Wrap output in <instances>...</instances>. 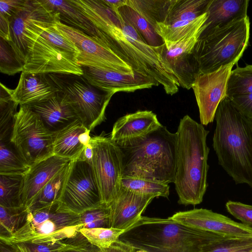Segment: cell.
<instances>
[{
  "mask_svg": "<svg viewBox=\"0 0 252 252\" xmlns=\"http://www.w3.org/2000/svg\"><path fill=\"white\" fill-rule=\"evenodd\" d=\"M85 14L105 34V45L134 71L161 85L168 94L172 95L178 92V82L165 65L158 47L147 44L137 31L120 14H116L99 1L91 4Z\"/></svg>",
  "mask_w": 252,
  "mask_h": 252,
  "instance_id": "obj_1",
  "label": "cell"
},
{
  "mask_svg": "<svg viewBox=\"0 0 252 252\" xmlns=\"http://www.w3.org/2000/svg\"><path fill=\"white\" fill-rule=\"evenodd\" d=\"M213 146L219 164L236 184L252 188V121L227 96L215 114Z\"/></svg>",
  "mask_w": 252,
  "mask_h": 252,
  "instance_id": "obj_2",
  "label": "cell"
},
{
  "mask_svg": "<svg viewBox=\"0 0 252 252\" xmlns=\"http://www.w3.org/2000/svg\"><path fill=\"white\" fill-rule=\"evenodd\" d=\"M209 131L187 115L180 120L176 132L177 152L174 182L179 204L201 203L206 192Z\"/></svg>",
  "mask_w": 252,
  "mask_h": 252,
  "instance_id": "obj_3",
  "label": "cell"
},
{
  "mask_svg": "<svg viewBox=\"0 0 252 252\" xmlns=\"http://www.w3.org/2000/svg\"><path fill=\"white\" fill-rule=\"evenodd\" d=\"M227 237L186 226L170 217L142 216L119 240L148 252H202L213 242Z\"/></svg>",
  "mask_w": 252,
  "mask_h": 252,
  "instance_id": "obj_4",
  "label": "cell"
},
{
  "mask_svg": "<svg viewBox=\"0 0 252 252\" xmlns=\"http://www.w3.org/2000/svg\"><path fill=\"white\" fill-rule=\"evenodd\" d=\"M124 175L169 184L175 179L177 136L161 126L145 137L124 147Z\"/></svg>",
  "mask_w": 252,
  "mask_h": 252,
  "instance_id": "obj_5",
  "label": "cell"
},
{
  "mask_svg": "<svg viewBox=\"0 0 252 252\" xmlns=\"http://www.w3.org/2000/svg\"><path fill=\"white\" fill-rule=\"evenodd\" d=\"M249 37L248 16L222 28L201 32L193 49L200 73L236 64L248 45Z\"/></svg>",
  "mask_w": 252,
  "mask_h": 252,
  "instance_id": "obj_6",
  "label": "cell"
},
{
  "mask_svg": "<svg viewBox=\"0 0 252 252\" xmlns=\"http://www.w3.org/2000/svg\"><path fill=\"white\" fill-rule=\"evenodd\" d=\"M58 203L30 212L25 224L0 241L8 244L20 242L43 243L73 238L82 228L79 215L60 212Z\"/></svg>",
  "mask_w": 252,
  "mask_h": 252,
  "instance_id": "obj_7",
  "label": "cell"
},
{
  "mask_svg": "<svg viewBox=\"0 0 252 252\" xmlns=\"http://www.w3.org/2000/svg\"><path fill=\"white\" fill-rule=\"evenodd\" d=\"M59 91L64 93L78 119L89 130H93L105 119L106 107L113 93L100 90L82 75L47 73Z\"/></svg>",
  "mask_w": 252,
  "mask_h": 252,
  "instance_id": "obj_8",
  "label": "cell"
},
{
  "mask_svg": "<svg viewBox=\"0 0 252 252\" xmlns=\"http://www.w3.org/2000/svg\"><path fill=\"white\" fill-rule=\"evenodd\" d=\"M10 141L28 167L53 155V132L29 106L20 105L14 115Z\"/></svg>",
  "mask_w": 252,
  "mask_h": 252,
  "instance_id": "obj_9",
  "label": "cell"
},
{
  "mask_svg": "<svg viewBox=\"0 0 252 252\" xmlns=\"http://www.w3.org/2000/svg\"><path fill=\"white\" fill-rule=\"evenodd\" d=\"M93 157L91 165L99 189L101 201L108 205L116 199L123 176V154L121 148L103 132L91 137Z\"/></svg>",
  "mask_w": 252,
  "mask_h": 252,
  "instance_id": "obj_10",
  "label": "cell"
},
{
  "mask_svg": "<svg viewBox=\"0 0 252 252\" xmlns=\"http://www.w3.org/2000/svg\"><path fill=\"white\" fill-rule=\"evenodd\" d=\"M102 204L91 163L72 160L58 202L60 212L79 215Z\"/></svg>",
  "mask_w": 252,
  "mask_h": 252,
  "instance_id": "obj_11",
  "label": "cell"
},
{
  "mask_svg": "<svg viewBox=\"0 0 252 252\" xmlns=\"http://www.w3.org/2000/svg\"><path fill=\"white\" fill-rule=\"evenodd\" d=\"M55 27L79 50L80 54L76 61L80 66L102 67L124 73L134 72L128 64L97 38L63 23L60 18L55 21Z\"/></svg>",
  "mask_w": 252,
  "mask_h": 252,
  "instance_id": "obj_12",
  "label": "cell"
},
{
  "mask_svg": "<svg viewBox=\"0 0 252 252\" xmlns=\"http://www.w3.org/2000/svg\"><path fill=\"white\" fill-rule=\"evenodd\" d=\"M233 66L229 64L214 72L201 73L196 77L192 88L202 125L214 121L220 103L226 96L227 83Z\"/></svg>",
  "mask_w": 252,
  "mask_h": 252,
  "instance_id": "obj_13",
  "label": "cell"
},
{
  "mask_svg": "<svg viewBox=\"0 0 252 252\" xmlns=\"http://www.w3.org/2000/svg\"><path fill=\"white\" fill-rule=\"evenodd\" d=\"M200 34L175 43H164L158 47L165 65L173 73L180 87L187 90L192 88L196 77L200 73L193 54Z\"/></svg>",
  "mask_w": 252,
  "mask_h": 252,
  "instance_id": "obj_14",
  "label": "cell"
},
{
  "mask_svg": "<svg viewBox=\"0 0 252 252\" xmlns=\"http://www.w3.org/2000/svg\"><path fill=\"white\" fill-rule=\"evenodd\" d=\"M170 218L186 226L229 237L252 236V227L206 209L180 211Z\"/></svg>",
  "mask_w": 252,
  "mask_h": 252,
  "instance_id": "obj_15",
  "label": "cell"
},
{
  "mask_svg": "<svg viewBox=\"0 0 252 252\" xmlns=\"http://www.w3.org/2000/svg\"><path fill=\"white\" fill-rule=\"evenodd\" d=\"M82 76L93 86L104 92H133L159 84L149 77L136 72L124 73L94 66H81Z\"/></svg>",
  "mask_w": 252,
  "mask_h": 252,
  "instance_id": "obj_16",
  "label": "cell"
},
{
  "mask_svg": "<svg viewBox=\"0 0 252 252\" xmlns=\"http://www.w3.org/2000/svg\"><path fill=\"white\" fill-rule=\"evenodd\" d=\"M161 126L152 111L139 110L118 119L109 137L119 147H124L145 137Z\"/></svg>",
  "mask_w": 252,
  "mask_h": 252,
  "instance_id": "obj_17",
  "label": "cell"
},
{
  "mask_svg": "<svg viewBox=\"0 0 252 252\" xmlns=\"http://www.w3.org/2000/svg\"><path fill=\"white\" fill-rule=\"evenodd\" d=\"M154 198L121 188L118 196L109 205V227L126 230L141 219Z\"/></svg>",
  "mask_w": 252,
  "mask_h": 252,
  "instance_id": "obj_18",
  "label": "cell"
},
{
  "mask_svg": "<svg viewBox=\"0 0 252 252\" xmlns=\"http://www.w3.org/2000/svg\"><path fill=\"white\" fill-rule=\"evenodd\" d=\"M71 160L54 155L30 167L24 175L23 205L27 208L41 189Z\"/></svg>",
  "mask_w": 252,
  "mask_h": 252,
  "instance_id": "obj_19",
  "label": "cell"
},
{
  "mask_svg": "<svg viewBox=\"0 0 252 252\" xmlns=\"http://www.w3.org/2000/svg\"><path fill=\"white\" fill-rule=\"evenodd\" d=\"M59 92L47 73L22 72L16 88L12 90L13 99L20 105L44 102Z\"/></svg>",
  "mask_w": 252,
  "mask_h": 252,
  "instance_id": "obj_20",
  "label": "cell"
},
{
  "mask_svg": "<svg viewBox=\"0 0 252 252\" xmlns=\"http://www.w3.org/2000/svg\"><path fill=\"white\" fill-rule=\"evenodd\" d=\"M28 106L39 115L52 132L60 130L78 119L67 96L60 91L44 102Z\"/></svg>",
  "mask_w": 252,
  "mask_h": 252,
  "instance_id": "obj_21",
  "label": "cell"
},
{
  "mask_svg": "<svg viewBox=\"0 0 252 252\" xmlns=\"http://www.w3.org/2000/svg\"><path fill=\"white\" fill-rule=\"evenodd\" d=\"M249 0H211L202 32L220 28L248 17Z\"/></svg>",
  "mask_w": 252,
  "mask_h": 252,
  "instance_id": "obj_22",
  "label": "cell"
},
{
  "mask_svg": "<svg viewBox=\"0 0 252 252\" xmlns=\"http://www.w3.org/2000/svg\"><path fill=\"white\" fill-rule=\"evenodd\" d=\"M87 128L78 119L63 128L53 132V151L55 155L74 160L81 155L85 146L79 135Z\"/></svg>",
  "mask_w": 252,
  "mask_h": 252,
  "instance_id": "obj_23",
  "label": "cell"
},
{
  "mask_svg": "<svg viewBox=\"0 0 252 252\" xmlns=\"http://www.w3.org/2000/svg\"><path fill=\"white\" fill-rule=\"evenodd\" d=\"M53 10L60 14V20L66 25L80 30L88 35L94 37L104 44V33L98 29L81 12L72 5L69 0H43Z\"/></svg>",
  "mask_w": 252,
  "mask_h": 252,
  "instance_id": "obj_24",
  "label": "cell"
},
{
  "mask_svg": "<svg viewBox=\"0 0 252 252\" xmlns=\"http://www.w3.org/2000/svg\"><path fill=\"white\" fill-rule=\"evenodd\" d=\"M208 18L205 13L197 19L188 22L176 23L171 25L158 24L156 32L166 43H175L201 34L202 26Z\"/></svg>",
  "mask_w": 252,
  "mask_h": 252,
  "instance_id": "obj_25",
  "label": "cell"
},
{
  "mask_svg": "<svg viewBox=\"0 0 252 252\" xmlns=\"http://www.w3.org/2000/svg\"><path fill=\"white\" fill-rule=\"evenodd\" d=\"M211 0H171L167 15L162 24L193 21L207 12Z\"/></svg>",
  "mask_w": 252,
  "mask_h": 252,
  "instance_id": "obj_26",
  "label": "cell"
},
{
  "mask_svg": "<svg viewBox=\"0 0 252 252\" xmlns=\"http://www.w3.org/2000/svg\"><path fill=\"white\" fill-rule=\"evenodd\" d=\"M71 161L41 189L27 207L29 211H35L58 203Z\"/></svg>",
  "mask_w": 252,
  "mask_h": 252,
  "instance_id": "obj_27",
  "label": "cell"
},
{
  "mask_svg": "<svg viewBox=\"0 0 252 252\" xmlns=\"http://www.w3.org/2000/svg\"><path fill=\"white\" fill-rule=\"evenodd\" d=\"M119 13L137 31L149 45L156 47L164 44V40L154 27L132 8L125 5L119 8Z\"/></svg>",
  "mask_w": 252,
  "mask_h": 252,
  "instance_id": "obj_28",
  "label": "cell"
},
{
  "mask_svg": "<svg viewBox=\"0 0 252 252\" xmlns=\"http://www.w3.org/2000/svg\"><path fill=\"white\" fill-rule=\"evenodd\" d=\"M171 0H127L126 4L138 13L155 29L163 23L167 15Z\"/></svg>",
  "mask_w": 252,
  "mask_h": 252,
  "instance_id": "obj_29",
  "label": "cell"
},
{
  "mask_svg": "<svg viewBox=\"0 0 252 252\" xmlns=\"http://www.w3.org/2000/svg\"><path fill=\"white\" fill-rule=\"evenodd\" d=\"M0 88V141H10L14 115L19 104L12 97L11 89L1 83Z\"/></svg>",
  "mask_w": 252,
  "mask_h": 252,
  "instance_id": "obj_30",
  "label": "cell"
},
{
  "mask_svg": "<svg viewBox=\"0 0 252 252\" xmlns=\"http://www.w3.org/2000/svg\"><path fill=\"white\" fill-rule=\"evenodd\" d=\"M121 188L155 197L167 198L169 195L168 184L140 177L124 175L121 181Z\"/></svg>",
  "mask_w": 252,
  "mask_h": 252,
  "instance_id": "obj_31",
  "label": "cell"
},
{
  "mask_svg": "<svg viewBox=\"0 0 252 252\" xmlns=\"http://www.w3.org/2000/svg\"><path fill=\"white\" fill-rule=\"evenodd\" d=\"M24 175L0 174V206H24L22 195Z\"/></svg>",
  "mask_w": 252,
  "mask_h": 252,
  "instance_id": "obj_32",
  "label": "cell"
},
{
  "mask_svg": "<svg viewBox=\"0 0 252 252\" xmlns=\"http://www.w3.org/2000/svg\"><path fill=\"white\" fill-rule=\"evenodd\" d=\"M29 211L25 206L5 207L0 206V238H7L26 223Z\"/></svg>",
  "mask_w": 252,
  "mask_h": 252,
  "instance_id": "obj_33",
  "label": "cell"
},
{
  "mask_svg": "<svg viewBox=\"0 0 252 252\" xmlns=\"http://www.w3.org/2000/svg\"><path fill=\"white\" fill-rule=\"evenodd\" d=\"M29 168L10 141H0V174L24 175Z\"/></svg>",
  "mask_w": 252,
  "mask_h": 252,
  "instance_id": "obj_34",
  "label": "cell"
},
{
  "mask_svg": "<svg viewBox=\"0 0 252 252\" xmlns=\"http://www.w3.org/2000/svg\"><path fill=\"white\" fill-rule=\"evenodd\" d=\"M250 94H252V65L232 70L227 83L226 96Z\"/></svg>",
  "mask_w": 252,
  "mask_h": 252,
  "instance_id": "obj_35",
  "label": "cell"
},
{
  "mask_svg": "<svg viewBox=\"0 0 252 252\" xmlns=\"http://www.w3.org/2000/svg\"><path fill=\"white\" fill-rule=\"evenodd\" d=\"M125 231L113 227L82 228L79 230L89 243L100 249L108 248L117 242Z\"/></svg>",
  "mask_w": 252,
  "mask_h": 252,
  "instance_id": "obj_36",
  "label": "cell"
},
{
  "mask_svg": "<svg viewBox=\"0 0 252 252\" xmlns=\"http://www.w3.org/2000/svg\"><path fill=\"white\" fill-rule=\"evenodd\" d=\"M252 236L227 237L213 242L202 252H252Z\"/></svg>",
  "mask_w": 252,
  "mask_h": 252,
  "instance_id": "obj_37",
  "label": "cell"
},
{
  "mask_svg": "<svg viewBox=\"0 0 252 252\" xmlns=\"http://www.w3.org/2000/svg\"><path fill=\"white\" fill-rule=\"evenodd\" d=\"M75 242V236L63 241L56 242L43 243L20 242L9 245L16 252H62L72 247Z\"/></svg>",
  "mask_w": 252,
  "mask_h": 252,
  "instance_id": "obj_38",
  "label": "cell"
},
{
  "mask_svg": "<svg viewBox=\"0 0 252 252\" xmlns=\"http://www.w3.org/2000/svg\"><path fill=\"white\" fill-rule=\"evenodd\" d=\"M110 206L102 203L99 206L79 214L82 228L110 227Z\"/></svg>",
  "mask_w": 252,
  "mask_h": 252,
  "instance_id": "obj_39",
  "label": "cell"
},
{
  "mask_svg": "<svg viewBox=\"0 0 252 252\" xmlns=\"http://www.w3.org/2000/svg\"><path fill=\"white\" fill-rule=\"evenodd\" d=\"M24 70V64L18 59L9 44L0 37V71L8 75H13Z\"/></svg>",
  "mask_w": 252,
  "mask_h": 252,
  "instance_id": "obj_40",
  "label": "cell"
},
{
  "mask_svg": "<svg viewBox=\"0 0 252 252\" xmlns=\"http://www.w3.org/2000/svg\"><path fill=\"white\" fill-rule=\"evenodd\" d=\"M55 23L44 29L41 35L55 46L75 55L77 58L80 54L79 50L71 40L57 30Z\"/></svg>",
  "mask_w": 252,
  "mask_h": 252,
  "instance_id": "obj_41",
  "label": "cell"
},
{
  "mask_svg": "<svg viewBox=\"0 0 252 252\" xmlns=\"http://www.w3.org/2000/svg\"><path fill=\"white\" fill-rule=\"evenodd\" d=\"M225 206L227 211L243 223L250 226L252 225V205L228 201Z\"/></svg>",
  "mask_w": 252,
  "mask_h": 252,
  "instance_id": "obj_42",
  "label": "cell"
},
{
  "mask_svg": "<svg viewBox=\"0 0 252 252\" xmlns=\"http://www.w3.org/2000/svg\"><path fill=\"white\" fill-rule=\"evenodd\" d=\"M27 0H0V16L10 23L25 7Z\"/></svg>",
  "mask_w": 252,
  "mask_h": 252,
  "instance_id": "obj_43",
  "label": "cell"
},
{
  "mask_svg": "<svg viewBox=\"0 0 252 252\" xmlns=\"http://www.w3.org/2000/svg\"><path fill=\"white\" fill-rule=\"evenodd\" d=\"M228 97L243 114L252 121V94Z\"/></svg>",
  "mask_w": 252,
  "mask_h": 252,
  "instance_id": "obj_44",
  "label": "cell"
},
{
  "mask_svg": "<svg viewBox=\"0 0 252 252\" xmlns=\"http://www.w3.org/2000/svg\"><path fill=\"white\" fill-rule=\"evenodd\" d=\"M62 252H100V249L93 245L80 232L75 236L74 245Z\"/></svg>",
  "mask_w": 252,
  "mask_h": 252,
  "instance_id": "obj_45",
  "label": "cell"
},
{
  "mask_svg": "<svg viewBox=\"0 0 252 252\" xmlns=\"http://www.w3.org/2000/svg\"><path fill=\"white\" fill-rule=\"evenodd\" d=\"M136 249L119 240L110 247L100 249L101 252H135Z\"/></svg>",
  "mask_w": 252,
  "mask_h": 252,
  "instance_id": "obj_46",
  "label": "cell"
},
{
  "mask_svg": "<svg viewBox=\"0 0 252 252\" xmlns=\"http://www.w3.org/2000/svg\"><path fill=\"white\" fill-rule=\"evenodd\" d=\"M103 2L116 14L119 15V9L126 5L127 0H102Z\"/></svg>",
  "mask_w": 252,
  "mask_h": 252,
  "instance_id": "obj_47",
  "label": "cell"
},
{
  "mask_svg": "<svg viewBox=\"0 0 252 252\" xmlns=\"http://www.w3.org/2000/svg\"><path fill=\"white\" fill-rule=\"evenodd\" d=\"M93 157V147L90 143L88 145L85 146V148L79 158L85 160L91 163Z\"/></svg>",
  "mask_w": 252,
  "mask_h": 252,
  "instance_id": "obj_48",
  "label": "cell"
},
{
  "mask_svg": "<svg viewBox=\"0 0 252 252\" xmlns=\"http://www.w3.org/2000/svg\"><path fill=\"white\" fill-rule=\"evenodd\" d=\"M90 132L91 130L87 129L85 132L79 135V141L84 146H87L90 143L91 139Z\"/></svg>",
  "mask_w": 252,
  "mask_h": 252,
  "instance_id": "obj_49",
  "label": "cell"
},
{
  "mask_svg": "<svg viewBox=\"0 0 252 252\" xmlns=\"http://www.w3.org/2000/svg\"><path fill=\"white\" fill-rule=\"evenodd\" d=\"M0 252H16L9 244L0 241Z\"/></svg>",
  "mask_w": 252,
  "mask_h": 252,
  "instance_id": "obj_50",
  "label": "cell"
},
{
  "mask_svg": "<svg viewBox=\"0 0 252 252\" xmlns=\"http://www.w3.org/2000/svg\"><path fill=\"white\" fill-rule=\"evenodd\" d=\"M135 252H148L145 250H137V249H136Z\"/></svg>",
  "mask_w": 252,
  "mask_h": 252,
  "instance_id": "obj_51",
  "label": "cell"
},
{
  "mask_svg": "<svg viewBox=\"0 0 252 252\" xmlns=\"http://www.w3.org/2000/svg\"></svg>",
  "mask_w": 252,
  "mask_h": 252,
  "instance_id": "obj_52",
  "label": "cell"
}]
</instances>
